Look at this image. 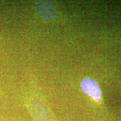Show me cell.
Segmentation results:
<instances>
[{
    "mask_svg": "<svg viewBox=\"0 0 121 121\" xmlns=\"http://www.w3.org/2000/svg\"><path fill=\"white\" fill-rule=\"evenodd\" d=\"M81 87L83 91L93 98L95 102L99 101L102 93L99 85L95 81L91 78H85L81 82Z\"/></svg>",
    "mask_w": 121,
    "mask_h": 121,
    "instance_id": "1",
    "label": "cell"
},
{
    "mask_svg": "<svg viewBox=\"0 0 121 121\" xmlns=\"http://www.w3.org/2000/svg\"><path fill=\"white\" fill-rule=\"evenodd\" d=\"M30 109L36 121H48L47 114L43 103L39 98L30 100Z\"/></svg>",
    "mask_w": 121,
    "mask_h": 121,
    "instance_id": "2",
    "label": "cell"
},
{
    "mask_svg": "<svg viewBox=\"0 0 121 121\" xmlns=\"http://www.w3.org/2000/svg\"><path fill=\"white\" fill-rule=\"evenodd\" d=\"M36 10L40 17L45 20H52L55 17L53 6L48 1H38L36 3Z\"/></svg>",
    "mask_w": 121,
    "mask_h": 121,
    "instance_id": "3",
    "label": "cell"
},
{
    "mask_svg": "<svg viewBox=\"0 0 121 121\" xmlns=\"http://www.w3.org/2000/svg\"><path fill=\"white\" fill-rule=\"evenodd\" d=\"M0 42H1V40H0Z\"/></svg>",
    "mask_w": 121,
    "mask_h": 121,
    "instance_id": "4",
    "label": "cell"
}]
</instances>
